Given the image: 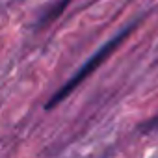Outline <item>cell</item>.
<instances>
[{
  "instance_id": "6da1fadb",
  "label": "cell",
  "mask_w": 158,
  "mask_h": 158,
  "mask_svg": "<svg viewBox=\"0 0 158 158\" xmlns=\"http://www.w3.org/2000/svg\"><path fill=\"white\" fill-rule=\"evenodd\" d=\"M134 28H136V24H130L128 28H123L117 35H114L108 43H104V45H102V47H101V48H99V50H97V52H95V54H93V56H91V58H89L82 67H80V69L76 71V74H74V76H71L69 80H67V82H65V84H63V86H61V88H60V89H58V91L48 99V101H47L45 110H50V108L58 106L61 101H65V99H67V97H69V95L78 88V86H80V84L86 80V78H88V76H89L97 67H101V65L108 60V56H110V54H112V52H114V50H115V48H117V47H119L127 37H128V35H130V32H132Z\"/></svg>"
},
{
  "instance_id": "7a4b0ae2",
  "label": "cell",
  "mask_w": 158,
  "mask_h": 158,
  "mask_svg": "<svg viewBox=\"0 0 158 158\" xmlns=\"http://www.w3.org/2000/svg\"><path fill=\"white\" fill-rule=\"evenodd\" d=\"M71 4V0H58L56 4H52V6H48L45 11H43V15L37 19V28H43V26H47V24H50V23H54L63 11H65V8Z\"/></svg>"
},
{
  "instance_id": "3957f363",
  "label": "cell",
  "mask_w": 158,
  "mask_h": 158,
  "mask_svg": "<svg viewBox=\"0 0 158 158\" xmlns=\"http://www.w3.org/2000/svg\"><path fill=\"white\" fill-rule=\"evenodd\" d=\"M156 127H158V115H154V117L149 119L145 125H141L139 130H143V132H151V130H156Z\"/></svg>"
}]
</instances>
